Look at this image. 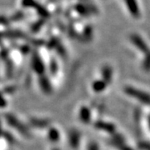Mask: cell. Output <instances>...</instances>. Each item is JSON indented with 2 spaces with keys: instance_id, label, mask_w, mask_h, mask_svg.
<instances>
[{
  "instance_id": "6da1fadb",
  "label": "cell",
  "mask_w": 150,
  "mask_h": 150,
  "mask_svg": "<svg viewBox=\"0 0 150 150\" xmlns=\"http://www.w3.org/2000/svg\"><path fill=\"white\" fill-rule=\"evenodd\" d=\"M126 6L128 7L129 13H131V15L134 18H139L140 16V10L137 0H124Z\"/></svg>"
}]
</instances>
